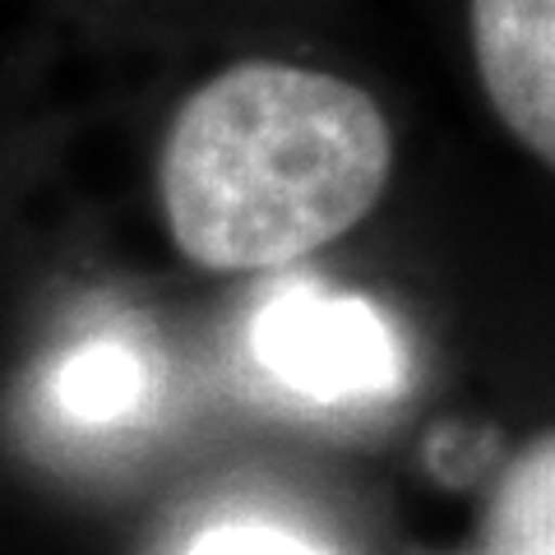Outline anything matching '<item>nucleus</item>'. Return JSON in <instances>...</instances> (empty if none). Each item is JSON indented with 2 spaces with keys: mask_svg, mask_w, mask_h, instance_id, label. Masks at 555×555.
Here are the masks:
<instances>
[{
  "mask_svg": "<svg viewBox=\"0 0 555 555\" xmlns=\"http://www.w3.org/2000/svg\"><path fill=\"white\" fill-rule=\"evenodd\" d=\"M389 116L361 83L241 61L171 116L158 199L190 264L259 273L347 236L389 190Z\"/></svg>",
  "mask_w": 555,
  "mask_h": 555,
  "instance_id": "nucleus-1",
  "label": "nucleus"
},
{
  "mask_svg": "<svg viewBox=\"0 0 555 555\" xmlns=\"http://www.w3.org/2000/svg\"><path fill=\"white\" fill-rule=\"evenodd\" d=\"M144 389L134 352L120 343H89L56 371V403L83 426H107L120 422Z\"/></svg>",
  "mask_w": 555,
  "mask_h": 555,
  "instance_id": "nucleus-5",
  "label": "nucleus"
},
{
  "mask_svg": "<svg viewBox=\"0 0 555 555\" xmlns=\"http://www.w3.org/2000/svg\"><path fill=\"white\" fill-rule=\"evenodd\" d=\"M467 555H555V426L505 463Z\"/></svg>",
  "mask_w": 555,
  "mask_h": 555,
  "instance_id": "nucleus-4",
  "label": "nucleus"
},
{
  "mask_svg": "<svg viewBox=\"0 0 555 555\" xmlns=\"http://www.w3.org/2000/svg\"><path fill=\"white\" fill-rule=\"evenodd\" d=\"M181 555H328V551L306 542L297 532L278 528V524L241 518V524H218V528L199 532Z\"/></svg>",
  "mask_w": 555,
  "mask_h": 555,
  "instance_id": "nucleus-6",
  "label": "nucleus"
},
{
  "mask_svg": "<svg viewBox=\"0 0 555 555\" xmlns=\"http://www.w3.org/2000/svg\"><path fill=\"white\" fill-rule=\"evenodd\" d=\"M250 347L278 385L320 403L385 393L403 375L393 324L366 297H338L310 283L283 287L259 310Z\"/></svg>",
  "mask_w": 555,
  "mask_h": 555,
  "instance_id": "nucleus-2",
  "label": "nucleus"
},
{
  "mask_svg": "<svg viewBox=\"0 0 555 555\" xmlns=\"http://www.w3.org/2000/svg\"><path fill=\"white\" fill-rule=\"evenodd\" d=\"M467 33L491 112L555 171V0H473Z\"/></svg>",
  "mask_w": 555,
  "mask_h": 555,
  "instance_id": "nucleus-3",
  "label": "nucleus"
}]
</instances>
